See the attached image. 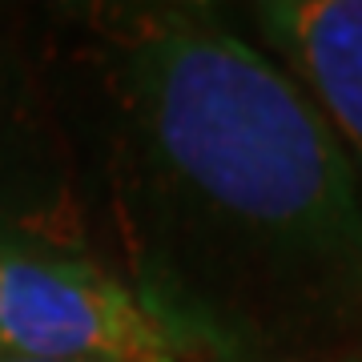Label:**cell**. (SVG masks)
I'll use <instances>...</instances> for the list:
<instances>
[{
  "instance_id": "5",
  "label": "cell",
  "mask_w": 362,
  "mask_h": 362,
  "mask_svg": "<svg viewBox=\"0 0 362 362\" xmlns=\"http://www.w3.org/2000/svg\"><path fill=\"white\" fill-rule=\"evenodd\" d=\"M0 362H40V358H21V354H4L0 350Z\"/></svg>"
},
{
  "instance_id": "1",
  "label": "cell",
  "mask_w": 362,
  "mask_h": 362,
  "mask_svg": "<svg viewBox=\"0 0 362 362\" xmlns=\"http://www.w3.org/2000/svg\"><path fill=\"white\" fill-rule=\"evenodd\" d=\"M52 89L125 278L233 362L362 318V177L209 4L57 8Z\"/></svg>"
},
{
  "instance_id": "2",
  "label": "cell",
  "mask_w": 362,
  "mask_h": 362,
  "mask_svg": "<svg viewBox=\"0 0 362 362\" xmlns=\"http://www.w3.org/2000/svg\"><path fill=\"white\" fill-rule=\"evenodd\" d=\"M0 350L40 362H233L218 338L89 254L0 250Z\"/></svg>"
},
{
  "instance_id": "4",
  "label": "cell",
  "mask_w": 362,
  "mask_h": 362,
  "mask_svg": "<svg viewBox=\"0 0 362 362\" xmlns=\"http://www.w3.org/2000/svg\"><path fill=\"white\" fill-rule=\"evenodd\" d=\"M258 45L306 89L362 177V0H262Z\"/></svg>"
},
{
  "instance_id": "3",
  "label": "cell",
  "mask_w": 362,
  "mask_h": 362,
  "mask_svg": "<svg viewBox=\"0 0 362 362\" xmlns=\"http://www.w3.org/2000/svg\"><path fill=\"white\" fill-rule=\"evenodd\" d=\"M89 185L49 52L0 21V250L89 254Z\"/></svg>"
}]
</instances>
